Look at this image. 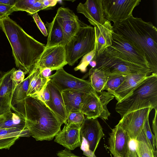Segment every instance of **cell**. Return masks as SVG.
Here are the masks:
<instances>
[{"label":"cell","instance_id":"6da1fadb","mask_svg":"<svg viewBox=\"0 0 157 157\" xmlns=\"http://www.w3.org/2000/svg\"><path fill=\"white\" fill-rule=\"evenodd\" d=\"M12 109L25 118L26 128L36 141L51 140L61 130L56 115L38 96H27Z\"/></svg>","mask_w":157,"mask_h":157},{"label":"cell","instance_id":"7a4b0ae2","mask_svg":"<svg viewBox=\"0 0 157 157\" xmlns=\"http://www.w3.org/2000/svg\"><path fill=\"white\" fill-rule=\"evenodd\" d=\"M0 29L11 45L16 67L29 73L45 48V45L28 34L9 16L0 19Z\"/></svg>","mask_w":157,"mask_h":157},{"label":"cell","instance_id":"3957f363","mask_svg":"<svg viewBox=\"0 0 157 157\" xmlns=\"http://www.w3.org/2000/svg\"><path fill=\"white\" fill-rule=\"evenodd\" d=\"M113 31L134 44L144 54L152 73L157 74V29L151 22L133 15L114 23Z\"/></svg>","mask_w":157,"mask_h":157},{"label":"cell","instance_id":"277c9868","mask_svg":"<svg viewBox=\"0 0 157 157\" xmlns=\"http://www.w3.org/2000/svg\"><path fill=\"white\" fill-rule=\"evenodd\" d=\"M146 108L157 110V74L148 76L127 96L117 103L121 118L126 114Z\"/></svg>","mask_w":157,"mask_h":157},{"label":"cell","instance_id":"5b68a950","mask_svg":"<svg viewBox=\"0 0 157 157\" xmlns=\"http://www.w3.org/2000/svg\"><path fill=\"white\" fill-rule=\"evenodd\" d=\"M93 59L97 63L95 68L102 71L108 76L135 73L148 76L152 73L149 68L135 63L111 46Z\"/></svg>","mask_w":157,"mask_h":157},{"label":"cell","instance_id":"8992f818","mask_svg":"<svg viewBox=\"0 0 157 157\" xmlns=\"http://www.w3.org/2000/svg\"><path fill=\"white\" fill-rule=\"evenodd\" d=\"M95 41L94 27L80 20L77 31L65 45L67 64L73 65L80 58L94 49Z\"/></svg>","mask_w":157,"mask_h":157},{"label":"cell","instance_id":"52a82bcc","mask_svg":"<svg viewBox=\"0 0 157 157\" xmlns=\"http://www.w3.org/2000/svg\"><path fill=\"white\" fill-rule=\"evenodd\" d=\"M104 136L102 128L97 118L85 117L79 130L80 147L83 155L87 157H97L95 152Z\"/></svg>","mask_w":157,"mask_h":157},{"label":"cell","instance_id":"ba28073f","mask_svg":"<svg viewBox=\"0 0 157 157\" xmlns=\"http://www.w3.org/2000/svg\"><path fill=\"white\" fill-rule=\"evenodd\" d=\"M98 93L93 89L86 95L80 111L88 118L107 120L110 113L107 105L114 96L108 91Z\"/></svg>","mask_w":157,"mask_h":157},{"label":"cell","instance_id":"9c48e42d","mask_svg":"<svg viewBox=\"0 0 157 157\" xmlns=\"http://www.w3.org/2000/svg\"><path fill=\"white\" fill-rule=\"evenodd\" d=\"M141 0H102L105 19L114 23L125 20L132 16L135 8Z\"/></svg>","mask_w":157,"mask_h":157},{"label":"cell","instance_id":"30bf717a","mask_svg":"<svg viewBox=\"0 0 157 157\" xmlns=\"http://www.w3.org/2000/svg\"><path fill=\"white\" fill-rule=\"evenodd\" d=\"M48 78L61 93L67 90L88 92L94 89L89 81L75 77L66 72L63 67L56 70Z\"/></svg>","mask_w":157,"mask_h":157},{"label":"cell","instance_id":"8fae6325","mask_svg":"<svg viewBox=\"0 0 157 157\" xmlns=\"http://www.w3.org/2000/svg\"><path fill=\"white\" fill-rule=\"evenodd\" d=\"M67 64L65 45L59 44L45 48L34 67L41 70L49 68L54 71Z\"/></svg>","mask_w":157,"mask_h":157},{"label":"cell","instance_id":"7c38bea8","mask_svg":"<svg viewBox=\"0 0 157 157\" xmlns=\"http://www.w3.org/2000/svg\"><path fill=\"white\" fill-rule=\"evenodd\" d=\"M152 109L146 108L129 112L121 118L118 124L127 132L130 139L136 140Z\"/></svg>","mask_w":157,"mask_h":157},{"label":"cell","instance_id":"4fadbf2b","mask_svg":"<svg viewBox=\"0 0 157 157\" xmlns=\"http://www.w3.org/2000/svg\"><path fill=\"white\" fill-rule=\"evenodd\" d=\"M112 37L111 46L135 63L149 68L144 54L134 44L113 30Z\"/></svg>","mask_w":157,"mask_h":157},{"label":"cell","instance_id":"5bb4252c","mask_svg":"<svg viewBox=\"0 0 157 157\" xmlns=\"http://www.w3.org/2000/svg\"><path fill=\"white\" fill-rule=\"evenodd\" d=\"M55 16L63 33L62 44L65 45L77 31L80 20L73 11L67 8L59 7Z\"/></svg>","mask_w":157,"mask_h":157},{"label":"cell","instance_id":"9a60e30c","mask_svg":"<svg viewBox=\"0 0 157 157\" xmlns=\"http://www.w3.org/2000/svg\"><path fill=\"white\" fill-rule=\"evenodd\" d=\"M16 70L13 68L1 77L0 85V116L11 110L13 94L17 84L13 80L12 74Z\"/></svg>","mask_w":157,"mask_h":157},{"label":"cell","instance_id":"2e32d148","mask_svg":"<svg viewBox=\"0 0 157 157\" xmlns=\"http://www.w3.org/2000/svg\"><path fill=\"white\" fill-rule=\"evenodd\" d=\"M102 0H87L80 3L76 10L77 13L84 15L94 26L103 25L107 21L105 17Z\"/></svg>","mask_w":157,"mask_h":157},{"label":"cell","instance_id":"e0dca14e","mask_svg":"<svg viewBox=\"0 0 157 157\" xmlns=\"http://www.w3.org/2000/svg\"><path fill=\"white\" fill-rule=\"evenodd\" d=\"M130 138L118 124L112 129L108 139L109 149L114 157H125Z\"/></svg>","mask_w":157,"mask_h":157},{"label":"cell","instance_id":"ac0fdd59","mask_svg":"<svg viewBox=\"0 0 157 157\" xmlns=\"http://www.w3.org/2000/svg\"><path fill=\"white\" fill-rule=\"evenodd\" d=\"M81 125L67 123L56 135L54 141L70 150L80 147L79 130Z\"/></svg>","mask_w":157,"mask_h":157},{"label":"cell","instance_id":"d6986e66","mask_svg":"<svg viewBox=\"0 0 157 157\" xmlns=\"http://www.w3.org/2000/svg\"><path fill=\"white\" fill-rule=\"evenodd\" d=\"M94 28L95 36L94 58L100 55L107 47L111 46L113 26L110 22L107 20L103 25L94 26Z\"/></svg>","mask_w":157,"mask_h":157},{"label":"cell","instance_id":"ffe728a7","mask_svg":"<svg viewBox=\"0 0 157 157\" xmlns=\"http://www.w3.org/2000/svg\"><path fill=\"white\" fill-rule=\"evenodd\" d=\"M47 86L51 98V110L54 113L62 125L67 122V114L62 93L49 79Z\"/></svg>","mask_w":157,"mask_h":157},{"label":"cell","instance_id":"44dd1931","mask_svg":"<svg viewBox=\"0 0 157 157\" xmlns=\"http://www.w3.org/2000/svg\"><path fill=\"white\" fill-rule=\"evenodd\" d=\"M148 76L142 73H135L125 75L121 84L113 94L117 102L129 94Z\"/></svg>","mask_w":157,"mask_h":157},{"label":"cell","instance_id":"7402d4cb","mask_svg":"<svg viewBox=\"0 0 157 157\" xmlns=\"http://www.w3.org/2000/svg\"><path fill=\"white\" fill-rule=\"evenodd\" d=\"M90 92L67 90L62 92L67 115L70 112L80 111L84 98Z\"/></svg>","mask_w":157,"mask_h":157},{"label":"cell","instance_id":"603a6c76","mask_svg":"<svg viewBox=\"0 0 157 157\" xmlns=\"http://www.w3.org/2000/svg\"><path fill=\"white\" fill-rule=\"evenodd\" d=\"M29 73L30 76L27 96H39L46 86L49 79L48 78L43 77L42 75V70L34 67Z\"/></svg>","mask_w":157,"mask_h":157},{"label":"cell","instance_id":"cb8c5ba5","mask_svg":"<svg viewBox=\"0 0 157 157\" xmlns=\"http://www.w3.org/2000/svg\"><path fill=\"white\" fill-rule=\"evenodd\" d=\"M48 38L45 48L62 44L63 39V33L61 26L56 16L51 22H47Z\"/></svg>","mask_w":157,"mask_h":157},{"label":"cell","instance_id":"d4e9b609","mask_svg":"<svg viewBox=\"0 0 157 157\" xmlns=\"http://www.w3.org/2000/svg\"><path fill=\"white\" fill-rule=\"evenodd\" d=\"M0 128H16L22 130L27 128L25 118L21 115L13 112L11 110L0 116Z\"/></svg>","mask_w":157,"mask_h":157},{"label":"cell","instance_id":"484cf974","mask_svg":"<svg viewBox=\"0 0 157 157\" xmlns=\"http://www.w3.org/2000/svg\"><path fill=\"white\" fill-rule=\"evenodd\" d=\"M13 8L14 11H25L31 15L44 10L42 0H16Z\"/></svg>","mask_w":157,"mask_h":157},{"label":"cell","instance_id":"4316f807","mask_svg":"<svg viewBox=\"0 0 157 157\" xmlns=\"http://www.w3.org/2000/svg\"><path fill=\"white\" fill-rule=\"evenodd\" d=\"M87 75L90 84L95 90L97 93L103 91L108 76L103 71L95 68L91 67Z\"/></svg>","mask_w":157,"mask_h":157},{"label":"cell","instance_id":"83f0119b","mask_svg":"<svg viewBox=\"0 0 157 157\" xmlns=\"http://www.w3.org/2000/svg\"><path fill=\"white\" fill-rule=\"evenodd\" d=\"M30 76V74L29 73V75L23 81L16 87L12 100L11 108L23 102L27 97Z\"/></svg>","mask_w":157,"mask_h":157},{"label":"cell","instance_id":"f1b7e54d","mask_svg":"<svg viewBox=\"0 0 157 157\" xmlns=\"http://www.w3.org/2000/svg\"><path fill=\"white\" fill-rule=\"evenodd\" d=\"M136 151L139 157H154V153L143 129L136 139Z\"/></svg>","mask_w":157,"mask_h":157},{"label":"cell","instance_id":"f546056e","mask_svg":"<svg viewBox=\"0 0 157 157\" xmlns=\"http://www.w3.org/2000/svg\"><path fill=\"white\" fill-rule=\"evenodd\" d=\"M20 137L18 134L6 133L0 128V149H9Z\"/></svg>","mask_w":157,"mask_h":157},{"label":"cell","instance_id":"4dcf8cb0","mask_svg":"<svg viewBox=\"0 0 157 157\" xmlns=\"http://www.w3.org/2000/svg\"><path fill=\"white\" fill-rule=\"evenodd\" d=\"M125 75L108 76L103 90H106L112 94L124 82Z\"/></svg>","mask_w":157,"mask_h":157},{"label":"cell","instance_id":"1f68e13d","mask_svg":"<svg viewBox=\"0 0 157 157\" xmlns=\"http://www.w3.org/2000/svg\"><path fill=\"white\" fill-rule=\"evenodd\" d=\"M143 130L153 153H154L157 151V142L155 140L154 135L151 132L149 124L148 118L146 119L144 122Z\"/></svg>","mask_w":157,"mask_h":157},{"label":"cell","instance_id":"d6a6232c","mask_svg":"<svg viewBox=\"0 0 157 157\" xmlns=\"http://www.w3.org/2000/svg\"><path fill=\"white\" fill-rule=\"evenodd\" d=\"M95 49L84 55L78 64L74 68L75 71L80 70L82 72L86 71L87 67L90 62L93 60L95 55Z\"/></svg>","mask_w":157,"mask_h":157},{"label":"cell","instance_id":"836d02e7","mask_svg":"<svg viewBox=\"0 0 157 157\" xmlns=\"http://www.w3.org/2000/svg\"><path fill=\"white\" fill-rule=\"evenodd\" d=\"M85 119L84 114L81 111L69 113L67 117V122L81 125Z\"/></svg>","mask_w":157,"mask_h":157},{"label":"cell","instance_id":"e575fe53","mask_svg":"<svg viewBox=\"0 0 157 157\" xmlns=\"http://www.w3.org/2000/svg\"><path fill=\"white\" fill-rule=\"evenodd\" d=\"M136 140L129 139L128 148L125 157H139L136 151Z\"/></svg>","mask_w":157,"mask_h":157},{"label":"cell","instance_id":"d590c367","mask_svg":"<svg viewBox=\"0 0 157 157\" xmlns=\"http://www.w3.org/2000/svg\"><path fill=\"white\" fill-rule=\"evenodd\" d=\"M38 96L41 99L51 110V98L50 92L46 86Z\"/></svg>","mask_w":157,"mask_h":157},{"label":"cell","instance_id":"8d00e7d4","mask_svg":"<svg viewBox=\"0 0 157 157\" xmlns=\"http://www.w3.org/2000/svg\"><path fill=\"white\" fill-rule=\"evenodd\" d=\"M32 15L35 23L40 31L44 36H48L47 29L45 25L40 18L38 13L33 14Z\"/></svg>","mask_w":157,"mask_h":157},{"label":"cell","instance_id":"74e56055","mask_svg":"<svg viewBox=\"0 0 157 157\" xmlns=\"http://www.w3.org/2000/svg\"><path fill=\"white\" fill-rule=\"evenodd\" d=\"M13 6L0 3V19L9 16V15L14 12L13 8Z\"/></svg>","mask_w":157,"mask_h":157},{"label":"cell","instance_id":"f35d334b","mask_svg":"<svg viewBox=\"0 0 157 157\" xmlns=\"http://www.w3.org/2000/svg\"><path fill=\"white\" fill-rule=\"evenodd\" d=\"M25 73L22 70H15L12 74L13 80L18 85L22 82L25 79Z\"/></svg>","mask_w":157,"mask_h":157},{"label":"cell","instance_id":"ab89813d","mask_svg":"<svg viewBox=\"0 0 157 157\" xmlns=\"http://www.w3.org/2000/svg\"><path fill=\"white\" fill-rule=\"evenodd\" d=\"M56 155L58 157H87L76 155L72 153L71 150L66 148L64 150L58 151Z\"/></svg>","mask_w":157,"mask_h":157},{"label":"cell","instance_id":"60d3db41","mask_svg":"<svg viewBox=\"0 0 157 157\" xmlns=\"http://www.w3.org/2000/svg\"><path fill=\"white\" fill-rule=\"evenodd\" d=\"M157 110H155V115L152 121V129L156 141L157 142Z\"/></svg>","mask_w":157,"mask_h":157},{"label":"cell","instance_id":"b9f144b4","mask_svg":"<svg viewBox=\"0 0 157 157\" xmlns=\"http://www.w3.org/2000/svg\"><path fill=\"white\" fill-rule=\"evenodd\" d=\"M58 1V0H42V3L44 6L47 9L55 6Z\"/></svg>","mask_w":157,"mask_h":157},{"label":"cell","instance_id":"7bdbcfd3","mask_svg":"<svg viewBox=\"0 0 157 157\" xmlns=\"http://www.w3.org/2000/svg\"><path fill=\"white\" fill-rule=\"evenodd\" d=\"M53 71L52 69L49 68H45L42 70V75L43 77L48 78L51 72Z\"/></svg>","mask_w":157,"mask_h":157},{"label":"cell","instance_id":"ee69618b","mask_svg":"<svg viewBox=\"0 0 157 157\" xmlns=\"http://www.w3.org/2000/svg\"><path fill=\"white\" fill-rule=\"evenodd\" d=\"M16 0H0V3L11 6H13Z\"/></svg>","mask_w":157,"mask_h":157},{"label":"cell","instance_id":"f6af8a7d","mask_svg":"<svg viewBox=\"0 0 157 157\" xmlns=\"http://www.w3.org/2000/svg\"><path fill=\"white\" fill-rule=\"evenodd\" d=\"M89 64L92 68H95L96 66L97 63L95 60L93 59L90 62Z\"/></svg>","mask_w":157,"mask_h":157},{"label":"cell","instance_id":"bcb514c9","mask_svg":"<svg viewBox=\"0 0 157 157\" xmlns=\"http://www.w3.org/2000/svg\"><path fill=\"white\" fill-rule=\"evenodd\" d=\"M154 157H157V151L154 153Z\"/></svg>","mask_w":157,"mask_h":157},{"label":"cell","instance_id":"7dc6e473","mask_svg":"<svg viewBox=\"0 0 157 157\" xmlns=\"http://www.w3.org/2000/svg\"><path fill=\"white\" fill-rule=\"evenodd\" d=\"M1 73H2V72L1 71H0V75H1ZM1 78H0V84L1 83Z\"/></svg>","mask_w":157,"mask_h":157},{"label":"cell","instance_id":"c3c4849f","mask_svg":"<svg viewBox=\"0 0 157 157\" xmlns=\"http://www.w3.org/2000/svg\"></svg>","mask_w":157,"mask_h":157}]
</instances>
